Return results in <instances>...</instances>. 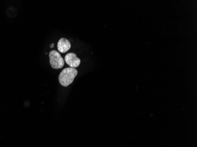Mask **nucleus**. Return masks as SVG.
<instances>
[{
    "label": "nucleus",
    "instance_id": "5",
    "mask_svg": "<svg viewBox=\"0 0 197 147\" xmlns=\"http://www.w3.org/2000/svg\"><path fill=\"white\" fill-rule=\"evenodd\" d=\"M53 47H54V44H51L50 45V47H51V48H53Z\"/></svg>",
    "mask_w": 197,
    "mask_h": 147
},
{
    "label": "nucleus",
    "instance_id": "3",
    "mask_svg": "<svg viewBox=\"0 0 197 147\" xmlns=\"http://www.w3.org/2000/svg\"><path fill=\"white\" fill-rule=\"evenodd\" d=\"M65 61L67 64L69 65L71 68H76L79 67L80 64V59L79 58L76 54L74 53H69L66 54L65 56Z\"/></svg>",
    "mask_w": 197,
    "mask_h": 147
},
{
    "label": "nucleus",
    "instance_id": "1",
    "mask_svg": "<svg viewBox=\"0 0 197 147\" xmlns=\"http://www.w3.org/2000/svg\"><path fill=\"white\" fill-rule=\"evenodd\" d=\"M77 70L74 68H66L62 70L59 77L60 83L63 87H67L72 83L77 75Z\"/></svg>",
    "mask_w": 197,
    "mask_h": 147
},
{
    "label": "nucleus",
    "instance_id": "2",
    "mask_svg": "<svg viewBox=\"0 0 197 147\" xmlns=\"http://www.w3.org/2000/svg\"><path fill=\"white\" fill-rule=\"evenodd\" d=\"M49 57L50 63L53 68H61L64 66V59L57 51H51L49 53Z\"/></svg>",
    "mask_w": 197,
    "mask_h": 147
},
{
    "label": "nucleus",
    "instance_id": "4",
    "mask_svg": "<svg viewBox=\"0 0 197 147\" xmlns=\"http://www.w3.org/2000/svg\"><path fill=\"white\" fill-rule=\"evenodd\" d=\"M71 48V44L68 39L62 38L60 39L57 44V48L61 53H65Z\"/></svg>",
    "mask_w": 197,
    "mask_h": 147
}]
</instances>
